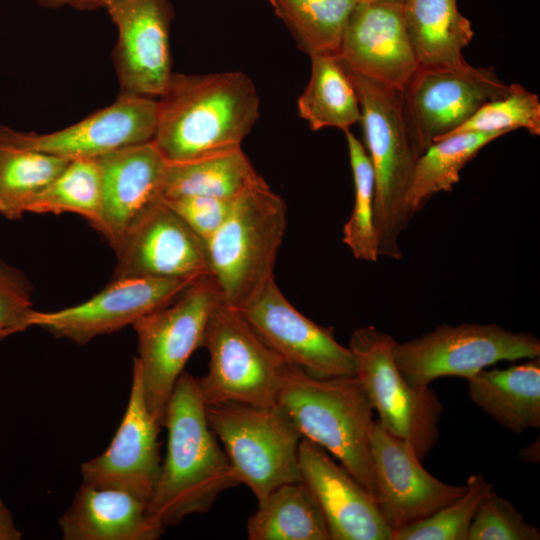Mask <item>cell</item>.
Masks as SVG:
<instances>
[{
  "instance_id": "obj_17",
  "label": "cell",
  "mask_w": 540,
  "mask_h": 540,
  "mask_svg": "<svg viewBox=\"0 0 540 540\" xmlns=\"http://www.w3.org/2000/svg\"><path fill=\"white\" fill-rule=\"evenodd\" d=\"M106 9L118 28L114 60L120 95L159 97L173 75L171 4L167 0H117Z\"/></svg>"
},
{
  "instance_id": "obj_16",
  "label": "cell",
  "mask_w": 540,
  "mask_h": 540,
  "mask_svg": "<svg viewBox=\"0 0 540 540\" xmlns=\"http://www.w3.org/2000/svg\"><path fill=\"white\" fill-rule=\"evenodd\" d=\"M115 251L114 278H184L210 274L205 242L162 197L136 217Z\"/></svg>"
},
{
  "instance_id": "obj_32",
  "label": "cell",
  "mask_w": 540,
  "mask_h": 540,
  "mask_svg": "<svg viewBox=\"0 0 540 540\" xmlns=\"http://www.w3.org/2000/svg\"><path fill=\"white\" fill-rule=\"evenodd\" d=\"M344 133L354 183V206L343 226V242L356 259L376 262L379 248L374 223L373 168L364 145L350 130Z\"/></svg>"
},
{
  "instance_id": "obj_2",
  "label": "cell",
  "mask_w": 540,
  "mask_h": 540,
  "mask_svg": "<svg viewBox=\"0 0 540 540\" xmlns=\"http://www.w3.org/2000/svg\"><path fill=\"white\" fill-rule=\"evenodd\" d=\"M163 426L167 451L148 510L166 529L207 513L221 493L239 482L209 425L198 377L187 372L179 377Z\"/></svg>"
},
{
  "instance_id": "obj_23",
  "label": "cell",
  "mask_w": 540,
  "mask_h": 540,
  "mask_svg": "<svg viewBox=\"0 0 540 540\" xmlns=\"http://www.w3.org/2000/svg\"><path fill=\"white\" fill-rule=\"evenodd\" d=\"M466 380L471 401L501 426L514 433L540 427L539 357Z\"/></svg>"
},
{
  "instance_id": "obj_20",
  "label": "cell",
  "mask_w": 540,
  "mask_h": 540,
  "mask_svg": "<svg viewBox=\"0 0 540 540\" xmlns=\"http://www.w3.org/2000/svg\"><path fill=\"white\" fill-rule=\"evenodd\" d=\"M301 481L318 502L330 540H392L376 499L333 457L301 439L298 449Z\"/></svg>"
},
{
  "instance_id": "obj_1",
  "label": "cell",
  "mask_w": 540,
  "mask_h": 540,
  "mask_svg": "<svg viewBox=\"0 0 540 540\" xmlns=\"http://www.w3.org/2000/svg\"><path fill=\"white\" fill-rule=\"evenodd\" d=\"M157 101L158 121L152 142L168 163L241 148L260 116L255 85L238 71L173 73Z\"/></svg>"
},
{
  "instance_id": "obj_33",
  "label": "cell",
  "mask_w": 540,
  "mask_h": 540,
  "mask_svg": "<svg viewBox=\"0 0 540 540\" xmlns=\"http://www.w3.org/2000/svg\"><path fill=\"white\" fill-rule=\"evenodd\" d=\"M493 489L483 474L470 475L460 497L430 516L395 530L392 540H467L478 506Z\"/></svg>"
},
{
  "instance_id": "obj_6",
  "label": "cell",
  "mask_w": 540,
  "mask_h": 540,
  "mask_svg": "<svg viewBox=\"0 0 540 540\" xmlns=\"http://www.w3.org/2000/svg\"><path fill=\"white\" fill-rule=\"evenodd\" d=\"M222 300L210 274L187 287L170 304L137 320L138 365L146 403L163 426L169 399L193 352L202 347L205 330Z\"/></svg>"
},
{
  "instance_id": "obj_38",
  "label": "cell",
  "mask_w": 540,
  "mask_h": 540,
  "mask_svg": "<svg viewBox=\"0 0 540 540\" xmlns=\"http://www.w3.org/2000/svg\"><path fill=\"white\" fill-rule=\"evenodd\" d=\"M21 538L22 534L11 511L0 498V540H20Z\"/></svg>"
},
{
  "instance_id": "obj_9",
  "label": "cell",
  "mask_w": 540,
  "mask_h": 540,
  "mask_svg": "<svg viewBox=\"0 0 540 540\" xmlns=\"http://www.w3.org/2000/svg\"><path fill=\"white\" fill-rule=\"evenodd\" d=\"M397 341L373 326L360 327L350 336L348 347L361 383L379 423L407 442L423 461L439 439L443 405L429 387L407 382L395 362Z\"/></svg>"
},
{
  "instance_id": "obj_7",
  "label": "cell",
  "mask_w": 540,
  "mask_h": 540,
  "mask_svg": "<svg viewBox=\"0 0 540 540\" xmlns=\"http://www.w3.org/2000/svg\"><path fill=\"white\" fill-rule=\"evenodd\" d=\"M206 416L239 484L246 485L258 503L277 487L301 481L302 437L280 408L224 403L206 406Z\"/></svg>"
},
{
  "instance_id": "obj_18",
  "label": "cell",
  "mask_w": 540,
  "mask_h": 540,
  "mask_svg": "<svg viewBox=\"0 0 540 540\" xmlns=\"http://www.w3.org/2000/svg\"><path fill=\"white\" fill-rule=\"evenodd\" d=\"M161 427L148 408L140 370L133 361L125 413L107 449L81 465L82 483L124 490L149 502L162 464Z\"/></svg>"
},
{
  "instance_id": "obj_8",
  "label": "cell",
  "mask_w": 540,
  "mask_h": 540,
  "mask_svg": "<svg viewBox=\"0 0 540 540\" xmlns=\"http://www.w3.org/2000/svg\"><path fill=\"white\" fill-rule=\"evenodd\" d=\"M202 347L209 352L208 371L198 378L206 406H276L287 362L262 340L236 308L220 301L208 321Z\"/></svg>"
},
{
  "instance_id": "obj_29",
  "label": "cell",
  "mask_w": 540,
  "mask_h": 540,
  "mask_svg": "<svg viewBox=\"0 0 540 540\" xmlns=\"http://www.w3.org/2000/svg\"><path fill=\"white\" fill-rule=\"evenodd\" d=\"M309 56L337 55L347 21L360 0H268Z\"/></svg>"
},
{
  "instance_id": "obj_11",
  "label": "cell",
  "mask_w": 540,
  "mask_h": 540,
  "mask_svg": "<svg viewBox=\"0 0 540 540\" xmlns=\"http://www.w3.org/2000/svg\"><path fill=\"white\" fill-rule=\"evenodd\" d=\"M508 89L509 85L490 67L420 66L401 91L404 116L418 157Z\"/></svg>"
},
{
  "instance_id": "obj_34",
  "label": "cell",
  "mask_w": 540,
  "mask_h": 540,
  "mask_svg": "<svg viewBox=\"0 0 540 540\" xmlns=\"http://www.w3.org/2000/svg\"><path fill=\"white\" fill-rule=\"evenodd\" d=\"M519 128L526 129L533 135L540 134V101L537 94L514 83L509 85L504 95L482 105L449 135L464 132L504 135Z\"/></svg>"
},
{
  "instance_id": "obj_27",
  "label": "cell",
  "mask_w": 540,
  "mask_h": 540,
  "mask_svg": "<svg viewBox=\"0 0 540 540\" xmlns=\"http://www.w3.org/2000/svg\"><path fill=\"white\" fill-rule=\"evenodd\" d=\"M502 133L464 132L433 142L416 160L405 204L409 217L439 192L451 191L460 172L487 144Z\"/></svg>"
},
{
  "instance_id": "obj_22",
  "label": "cell",
  "mask_w": 540,
  "mask_h": 540,
  "mask_svg": "<svg viewBox=\"0 0 540 540\" xmlns=\"http://www.w3.org/2000/svg\"><path fill=\"white\" fill-rule=\"evenodd\" d=\"M58 522L64 540H157L165 531L149 513L147 501L86 483Z\"/></svg>"
},
{
  "instance_id": "obj_10",
  "label": "cell",
  "mask_w": 540,
  "mask_h": 540,
  "mask_svg": "<svg viewBox=\"0 0 540 540\" xmlns=\"http://www.w3.org/2000/svg\"><path fill=\"white\" fill-rule=\"evenodd\" d=\"M395 362L417 388L442 377L468 379L500 361L540 357V341L531 333L497 324L440 325L404 343H396Z\"/></svg>"
},
{
  "instance_id": "obj_40",
  "label": "cell",
  "mask_w": 540,
  "mask_h": 540,
  "mask_svg": "<svg viewBox=\"0 0 540 540\" xmlns=\"http://www.w3.org/2000/svg\"><path fill=\"white\" fill-rule=\"evenodd\" d=\"M370 1H389V2L404 3L405 0H370Z\"/></svg>"
},
{
  "instance_id": "obj_15",
  "label": "cell",
  "mask_w": 540,
  "mask_h": 540,
  "mask_svg": "<svg viewBox=\"0 0 540 540\" xmlns=\"http://www.w3.org/2000/svg\"><path fill=\"white\" fill-rule=\"evenodd\" d=\"M376 502L390 528L420 521L453 502L465 485L445 483L429 473L412 447L376 419L370 435Z\"/></svg>"
},
{
  "instance_id": "obj_14",
  "label": "cell",
  "mask_w": 540,
  "mask_h": 540,
  "mask_svg": "<svg viewBox=\"0 0 540 540\" xmlns=\"http://www.w3.org/2000/svg\"><path fill=\"white\" fill-rule=\"evenodd\" d=\"M157 121V100L119 95L108 107L55 132L36 134L0 126V142L69 160L98 159L152 141Z\"/></svg>"
},
{
  "instance_id": "obj_13",
  "label": "cell",
  "mask_w": 540,
  "mask_h": 540,
  "mask_svg": "<svg viewBox=\"0 0 540 540\" xmlns=\"http://www.w3.org/2000/svg\"><path fill=\"white\" fill-rule=\"evenodd\" d=\"M237 310L287 363L319 378L355 376L349 347L336 340L332 328L322 327L299 312L275 279Z\"/></svg>"
},
{
  "instance_id": "obj_12",
  "label": "cell",
  "mask_w": 540,
  "mask_h": 540,
  "mask_svg": "<svg viewBox=\"0 0 540 540\" xmlns=\"http://www.w3.org/2000/svg\"><path fill=\"white\" fill-rule=\"evenodd\" d=\"M199 277L113 278L99 293L78 305L51 312L34 310L30 326L57 338L86 344L98 336L132 326L140 318L170 304Z\"/></svg>"
},
{
  "instance_id": "obj_4",
  "label": "cell",
  "mask_w": 540,
  "mask_h": 540,
  "mask_svg": "<svg viewBox=\"0 0 540 540\" xmlns=\"http://www.w3.org/2000/svg\"><path fill=\"white\" fill-rule=\"evenodd\" d=\"M346 71L358 96L364 147L374 173L379 256L398 260L402 257L399 238L411 220L405 198L418 158L404 116L401 91Z\"/></svg>"
},
{
  "instance_id": "obj_28",
  "label": "cell",
  "mask_w": 540,
  "mask_h": 540,
  "mask_svg": "<svg viewBox=\"0 0 540 540\" xmlns=\"http://www.w3.org/2000/svg\"><path fill=\"white\" fill-rule=\"evenodd\" d=\"M311 73L298 99V111L312 130L342 131L360 122L358 96L346 69L335 55L310 56Z\"/></svg>"
},
{
  "instance_id": "obj_24",
  "label": "cell",
  "mask_w": 540,
  "mask_h": 540,
  "mask_svg": "<svg viewBox=\"0 0 540 540\" xmlns=\"http://www.w3.org/2000/svg\"><path fill=\"white\" fill-rule=\"evenodd\" d=\"M404 22L420 66L463 67V49L474 36L456 0H405Z\"/></svg>"
},
{
  "instance_id": "obj_31",
  "label": "cell",
  "mask_w": 540,
  "mask_h": 540,
  "mask_svg": "<svg viewBox=\"0 0 540 540\" xmlns=\"http://www.w3.org/2000/svg\"><path fill=\"white\" fill-rule=\"evenodd\" d=\"M101 208L102 185L97 159H74L29 203L26 212L75 213L99 230Z\"/></svg>"
},
{
  "instance_id": "obj_26",
  "label": "cell",
  "mask_w": 540,
  "mask_h": 540,
  "mask_svg": "<svg viewBox=\"0 0 540 540\" xmlns=\"http://www.w3.org/2000/svg\"><path fill=\"white\" fill-rule=\"evenodd\" d=\"M250 540H330L325 517L302 481L274 489L247 520Z\"/></svg>"
},
{
  "instance_id": "obj_39",
  "label": "cell",
  "mask_w": 540,
  "mask_h": 540,
  "mask_svg": "<svg viewBox=\"0 0 540 540\" xmlns=\"http://www.w3.org/2000/svg\"><path fill=\"white\" fill-rule=\"evenodd\" d=\"M39 4L46 7H59L62 5H71L80 10H94L97 8H107L117 0H36Z\"/></svg>"
},
{
  "instance_id": "obj_30",
  "label": "cell",
  "mask_w": 540,
  "mask_h": 540,
  "mask_svg": "<svg viewBox=\"0 0 540 540\" xmlns=\"http://www.w3.org/2000/svg\"><path fill=\"white\" fill-rule=\"evenodd\" d=\"M71 160L0 142V214L16 220Z\"/></svg>"
},
{
  "instance_id": "obj_19",
  "label": "cell",
  "mask_w": 540,
  "mask_h": 540,
  "mask_svg": "<svg viewBox=\"0 0 540 540\" xmlns=\"http://www.w3.org/2000/svg\"><path fill=\"white\" fill-rule=\"evenodd\" d=\"M336 57L346 69L402 91L420 67L407 34L403 3L360 0Z\"/></svg>"
},
{
  "instance_id": "obj_37",
  "label": "cell",
  "mask_w": 540,
  "mask_h": 540,
  "mask_svg": "<svg viewBox=\"0 0 540 540\" xmlns=\"http://www.w3.org/2000/svg\"><path fill=\"white\" fill-rule=\"evenodd\" d=\"M163 200L204 242L222 225L233 203V200L202 196Z\"/></svg>"
},
{
  "instance_id": "obj_21",
  "label": "cell",
  "mask_w": 540,
  "mask_h": 540,
  "mask_svg": "<svg viewBox=\"0 0 540 540\" xmlns=\"http://www.w3.org/2000/svg\"><path fill=\"white\" fill-rule=\"evenodd\" d=\"M102 185L101 232L116 250L136 217L161 197L167 161L152 141L97 159Z\"/></svg>"
},
{
  "instance_id": "obj_35",
  "label": "cell",
  "mask_w": 540,
  "mask_h": 540,
  "mask_svg": "<svg viewBox=\"0 0 540 540\" xmlns=\"http://www.w3.org/2000/svg\"><path fill=\"white\" fill-rule=\"evenodd\" d=\"M539 539L538 528L526 522L515 506L494 489L478 506L467 535V540Z\"/></svg>"
},
{
  "instance_id": "obj_3",
  "label": "cell",
  "mask_w": 540,
  "mask_h": 540,
  "mask_svg": "<svg viewBox=\"0 0 540 540\" xmlns=\"http://www.w3.org/2000/svg\"><path fill=\"white\" fill-rule=\"evenodd\" d=\"M276 406L291 419L303 439L337 459L375 498L370 453L375 419L356 376L319 378L287 363Z\"/></svg>"
},
{
  "instance_id": "obj_25",
  "label": "cell",
  "mask_w": 540,
  "mask_h": 540,
  "mask_svg": "<svg viewBox=\"0 0 540 540\" xmlns=\"http://www.w3.org/2000/svg\"><path fill=\"white\" fill-rule=\"evenodd\" d=\"M264 181L238 148L188 162H167L161 197L202 196L234 200Z\"/></svg>"
},
{
  "instance_id": "obj_36",
  "label": "cell",
  "mask_w": 540,
  "mask_h": 540,
  "mask_svg": "<svg viewBox=\"0 0 540 540\" xmlns=\"http://www.w3.org/2000/svg\"><path fill=\"white\" fill-rule=\"evenodd\" d=\"M31 297L26 275L0 258V342L31 327Z\"/></svg>"
},
{
  "instance_id": "obj_5",
  "label": "cell",
  "mask_w": 540,
  "mask_h": 540,
  "mask_svg": "<svg viewBox=\"0 0 540 540\" xmlns=\"http://www.w3.org/2000/svg\"><path fill=\"white\" fill-rule=\"evenodd\" d=\"M287 225V206L266 181L233 200L205 241L210 275L222 300L238 309L270 280Z\"/></svg>"
}]
</instances>
